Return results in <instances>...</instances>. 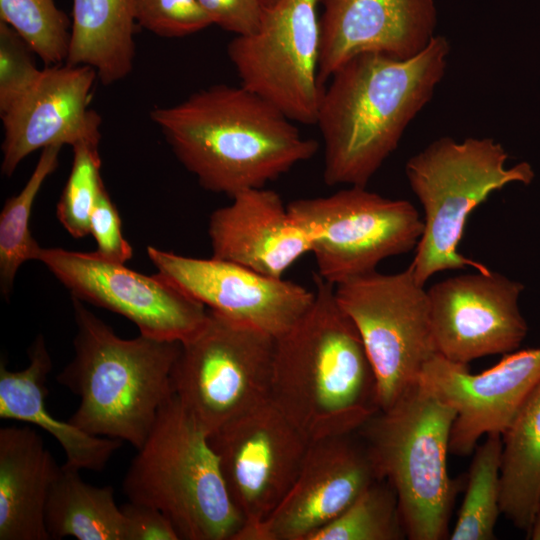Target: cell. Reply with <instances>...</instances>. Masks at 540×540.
Segmentation results:
<instances>
[{
	"label": "cell",
	"instance_id": "obj_1",
	"mask_svg": "<svg viewBox=\"0 0 540 540\" xmlns=\"http://www.w3.org/2000/svg\"><path fill=\"white\" fill-rule=\"evenodd\" d=\"M449 53L447 38L435 35L413 57L363 53L333 73L315 122L324 144L325 184L367 186L431 100Z\"/></svg>",
	"mask_w": 540,
	"mask_h": 540
},
{
	"label": "cell",
	"instance_id": "obj_2",
	"mask_svg": "<svg viewBox=\"0 0 540 540\" xmlns=\"http://www.w3.org/2000/svg\"><path fill=\"white\" fill-rule=\"evenodd\" d=\"M150 117L198 183L230 198L265 187L319 149L278 107L241 84L212 85L154 108Z\"/></svg>",
	"mask_w": 540,
	"mask_h": 540
},
{
	"label": "cell",
	"instance_id": "obj_3",
	"mask_svg": "<svg viewBox=\"0 0 540 540\" xmlns=\"http://www.w3.org/2000/svg\"><path fill=\"white\" fill-rule=\"evenodd\" d=\"M306 312L275 339L270 398L311 442L358 431L376 412L375 375L334 285L314 276Z\"/></svg>",
	"mask_w": 540,
	"mask_h": 540
},
{
	"label": "cell",
	"instance_id": "obj_4",
	"mask_svg": "<svg viewBox=\"0 0 540 540\" xmlns=\"http://www.w3.org/2000/svg\"><path fill=\"white\" fill-rule=\"evenodd\" d=\"M72 305L74 356L56 376L80 400L68 421L137 450L174 394L171 376L181 343L142 334L123 339L82 301L72 298Z\"/></svg>",
	"mask_w": 540,
	"mask_h": 540
},
{
	"label": "cell",
	"instance_id": "obj_5",
	"mask_svg": "<svg viewBox=\"0 0 540 540\" xmlns=\"http://www.w3.org/2000/svg\"><path fill=\"white\" fill-rule=\"evenodd\" d=\"M128 501L161 511L180 540H235L234 506L208 435L173 394L123 478Z\"/></svg>",
	"mask_w": 540,
	"mask_h": 540
},
{
	"label": "cell",
	"instance_id": "obj_6",
	"mask_svg": "<svg viewBox=\"0 0 540 540\" xmlns=\"http://www.w3.org/2000/svg\"><path fill=\"white\" fill-rule=\"evenodd\" d=\"M508 153L492 138L434 140L411 156L405 175L423 212V231L409 265L420 285L436 273L484 264L458 251L472 211L494 191L511 183L529 185L535 172L528 162L506 167Z\"/></svg>",
	"mask_w": 540,
	"mask_h": 540
},
{
	"label": "cell",
	"instance_id": "obj_7",
	"mask_svg": "<svg viewBox=\"0 0 540 540\" xmlns=\"http://www.w3.org/2000/svg\"><path fill=\"white\" fill-rule=\"evenodd\" d=\"M455 409L418 382L359 430L379 474L396 492L407 539L449 538L460 481L447 454Z\"/></svg>",
	"mask_w": 540,
	"mask_h": 540
},
{
	"label": "cell",
	"instance_id": "obj_8",
	"mask_svg": "<svg viewBox=\"0 0 540 540\" xmlns=\"http://www.w3.org/2000/svg\"><path fill=\"white\" fill-rule=\"evenodd\" d=\"M207 311L201 329L181 343L171 382L209 436L270 398L275 338Z\"/></svg>",
	"mask_w": 540,
	"mask_h": 540
},
{
	"label": "cell",
	"instance_id": "obj_9",
	"mask_svg": "<svg viewBox=\"0 0 540 540\" xmlns=\"http://www.w3.org/2000/svg\"><path fill=\"white\" fill-rule=\"evenodd\" d=\"M287 207L310 238L317 275L334 286L415 249L423 231V219L410 201L366 186L297 199Z\"/></svg>",
	"mask_w": 540,
	"mask_h": 540
},
{
	"label": "cell",
	"instance_id": "obj_10",
	"mask_svg": "<svg viewBox=\"0 0 540 540\" xmlns=\"http://www.w3.org/2000/svg\"><path fill=\"white\" fill-rule=\"evenodd\" d=\"M338 304L355 324L371 363L379 410L393 405L419 382L436 354L427 290L409 266L377 270L334 286Z\"/></svg>",
	"mask_w": 540,
	"mask_h": 540
},
{
	"label": "cell",
	"instance_id": "obj_11",
	"mask_svg": "<svg viewBox=\"0 0 540 540\" xmlns=\"http://www.w3.org/2000/svg\"><path fill=\"white\" fill-rule=\"evenodd\" d=\"M321 0H277L259 28L227 46L240 84L291 120L316 122L323 88L318 80Z\"/></svg>",
	"mask_w": 540,
	"mask_h": 540
},
{
	"label": "cell",
	"instance_id": "obj_12",
	"mask_svg": "<svg viewBox=\"0 0 540 540\" xmlns=\"http://www.w3.org/2000/svg\"><path fill=\"white\" fill-rule=\"evenodd\" d=\"M208 440L243 519L235 540H248L291 488L310 441L271 398L228 421Z\"/></svg>",
	"mask_w": 540,
	"mask_h": 540
},
{
	"label": "cell",
	"instance_id": "obj_13",
	"mask_svg": "<svg viewBox=\"0 0 540 540\" xmlns=\"http://www.w3.org/2000/svg\"><path fill=\"white\" fill-rule=\"evenodd\" d=\"M40 261L72 298L133 322L140 334L183 343L207 319V308L158 273L147 276L96 252L41 248Z\"/></svg>",
	"mask_w": 540,
	"mask_h": 540
},
{
	"label": "cell",
	"instance_id": "obj_14",
	"mask_svg": "<svg viewBox=\"0 0 540 540\" xmlns=\"http://www.w3.org/2000/svg\"><path fill=\"white\" fill-rule=\"evenodd\" d=\"M524 285L491 271L449 277L427 290L438 354L468 364L516 351L528 325L519 299Z\"/></svg>",
	"mask_w": 540,
	"mask_h": 540
},
{
	"label": "cell",
	"instance_id": "obj_15",
	"mask_svg": "<svg viewBox=\"0 0 540 540\" xmlns=\"http://www.w3.org/2000/svg\"><path fill=\"white\" fill-rule=\"evenodd\" d=\"M158 274L185 294L234 322L275 339L310 307L314 291L284 278L211 257L201 259L147 247Z\"/></svg>",
	"mask_w": 540,
	"mask_h": 540
},
{
	"label": "cell",
	"instance_id": "obj_16",
	"mask_svg": "<svg viewBox=\"0 0 540 540\" xmlns=\"http://www.w3.org/2000/svg\"><path fill=\"white\" fill-rule=\"evenodd\" d=\"M380 479L358 431L311 441L291 488L248 540H308Z\"/></svg>",
	"mask_w": 540,
	"mask_h": 540
},
{
	"label": "cell",
	"instance_id": "obj_17",
	"mask_svg": "<svg viewBox=\"0 0 540 540\" xmlns=\"http://www.w3.org/2000/svg\"><path fill=\"white\" fill-rule=\"evenodd\" d=\"M419 382L455 409L449 452L467 456L482 436L502 435L540 385V347L508 353L477 374L468 364L436 354Z\"/></svg>",
	"mask_w": 540,
	"mask_h": 540
},
{
	"label": "cell",
	"instance_id": "obj_18",
	"mask_svg": "<svg viewBox=\"0 0 540 540\" xmlns=\"http://www.w3.org/2000/svg\"><path fill=\"white\" fill-rule=\"evenodd\" d=\"M97 72L87 65H52L33 86L0 114L4 138L1 172L11 176L38 149L99 146L101 117L90 103Z\"/></svg>",
	"mask_w": 540,
	"mask_h": 540
},
{
	"label": "cell",
	"instance_id": "obj_19",
	"mask_svg": "<svg viewBox=\"0 0 540 540\" xmlns=\"http://www.w3.org/2000/svg\"><path fill=\"white\" fill-rule=\"evenodd\" d=\"M318 80L323 88L351 58L380 53L407 59L435 36L434 0H321Z\"/></svg>",
	"mask_w": 540,
	"mask_h": 540
},
{
	"label": "cell",
	"instance_id": "obj_20",
	"mask_svg": "<svg viewBox=\"0 0 540 540\" xmlns=\"http://www.w3.org/2000/svg\"><path fill=\"white\" fill-rule=\"evenodd\" d=\"M212 257L283 278L311 241L291 217L281 196L265 187L241 191L209 219Z\"/></svg>",
	"mask_w": 540,
	"mask_h": 540
},
{
	"label": "cell",
	"instance_id": "obj_21",
	"mask_svg": "<svg viewBox=\"0 0 540 540\" xmlns=\"http://www.w3.org/2000/svg\"><path fill=\"white\" fill-rule=\"evenodd\" d=\"M60 469L36 430L0 429V540H51L45 510Z\"/></svg>",
	"mask_w": 540,
	"mask_h": 540
},
{
	"label": "cell",
	"instance_id": "obj_22",
	"mask_svg": "<svg viewBox=\"0 0 540 540\" xmlns=\"http://www.w3.org/2000/svg\"><path fill=\"white\" fill-rule=\"evenodd\" d=\"M28 356V366L20 371L9 370L1 361L0 418L29 423L49 433L65 453V467L101 472L123 442L91 435L69 421L56 419L46 406L52 358L43 335L35 338Z\"/></svg>",
	"mask_w": 540,
	"mask_h": 540
},
{
	"label": "cell",
	"instance_id": "obj_23",
	"mask_svg": "<svg viewBox=\"0 0 540 540\" xmlns=\"http://www.w3.org/2000/svg\"><path fill=\"white\" fill-rule=\"evenodd\" d=\"M136 0H73L66 63L95 69L103 85L124 79L135 58Z\"/></svg>",
	"mask_w": 540,
	"mask_h": 540
},
{
	"label": "cell",
	"instance_id": "obj_24",
	"mask_svg": "<svg viewBox=\"0 0 540 540\" xmlns=\"http://www.w3.org/2000/svg\"><path fill=\"white\" fill-rule=\"evenodd\" d=\"M540 504V385L502 434L500 510L528 532Z\"/></svg>",
	"mask_w": 540,
	"mask_h": 540
},
{
	"label": "cell",
	"instance_id": "obj_25",
	"mask_svg": "<svg viewBox=\"0 0 540 540\" xmlns=\"http://www.w3.org/2000/svg\"><path fill=\"white\" fill-rule=\"evenodd\" d=\"M80 471L61 466L46 504L51 539L126 540V523L112 486L86 483Z\"/></svg>",
	"mask_w": 540,
	"mask_h": 540
},
{
	"label": "cell",
	"instance_id": "obj_26",
	"mask_svg": "<svg viewBox=\"0 0 540 540\" xmlns=\"http://www.w3.org/2000/svg\"><path fill=\"white\" fill-rule=\"evenodd\" d=\"M61 146L42 149L38 162L22 190L8 198L0 213V289L8 297L17 271L28 260H37L42 247L30 231L34 201L43 183L58 166Z\"/></svg>",
	"mask_w": 540,
	"mask_h": 540
},
{
	"label": "cell",
	"instance_id": "obj_27",
	"mask_svg": "<svg viewBox=\"0 0 540 540\" xmlns=\"http://www.w3.org/2000/svg\"><path fill=\"white\" fill-rule=\"evenodd\" d=\"M464 500L450 540H493L500 510L502 435L490 433L474 449Z\"/></svg>",
	"mask_w": 540,
	"mask_h": 540
},
{
	"label": "cell",
	"instance_id": "obj_28",
	"mask_svg": "<svg viewBox=\"0 0 540 540\" xmlns=\"http://www.w3.org/2000/svg\"><path fill=\"white\" fill-rule=\"evenodd\" d=\"M407 538L395 490L385 479L370 485L347 509L308 540H402Z\"/></svg>",
	"mask_w": 540,
	"mask_h": 540
},
{
	"label": "cell",
	"instance_id": "obj_29",
	"mask_svg": "<svg viewBox=\"0 0 540 540\" xmlns=\"http://www.w3.org/2000/svg\"><path fill=\"white\" fill-rule=\"evenodd\" d=\"M0 20L12 27L46 66L67 59L69 22L54 0H0Z\"/></svg>",
	"mask_w": 540,
	"mask_h": 540
},
{
	"label": "cell",
	"instance_id": "obj_30",
	"mask_svg": "<svg viewBox=\"0 0 540 540\" xmlns=\"http://www.w3.org/2000/svg\"><path fill=\"white\" fill-rule=\"evenodd\" d=\"M72 149V168L56 214L65 230L80 239L90 233V216L104 183L100 173L99 146L82 144Z\"/></svg>",
	"mask_w": 540,
	"mask_h": 540
},
{
	"label": "cell",
	"instance_id": "obj_31",
	"mask_svg": "<svg viewBox=\"0 0 540 540\" xmlns=\"http://www.w3.org/2000/svg\"><path fill=\"white\" fill-rule=\"evenodd\" d=\"M136 22L155 35L184 37L212 25L198 0H136Z\"/></svg>",
	"mask_w": 540,
	"mask_h": 540
},
{
	"label": "cell",
	"instance_id": "obj_32",
	"mask_svg": "<svg viewBox=\"0 0 540 540\" xmlns=\"http://www.w3.org/2000/svg\"><path fill=\"white\" fill-rule=\"evenodd\" d=\"M23 38L0 20V114L22 97L37 81L38 69Z\"/></svg>",
	"mask_w": 540,
	"mask_h": 540
},
{
	"label": "cell",
	"instance_id": "obj_33",
	"mask_svg": "<svg viewBox=\"0 0 540 540\" xmlns=\"http://www.w3.org/2000/svg\"><path fill=\"white\" fill-rule=\"evenodd\" d=\"M90 234L97 244L95 252L101 257L121 264L132 258L133 249L122 234L119 212L105 185L90 216Z\"/></svg>",
	"mask_w": 540,
	"mask_h": 540
},
{
	"label": "cell",
	"instance_id": "obj_34",
	"mask_svg": "<svg viewBox=\"0 0 540 540\" xmlns=\"http://www.w3.org/2000/svg\"><path fill=\"white\" fill-rule=\"evenodd\" d=\"M216 24L236 36L255 32L267 8L260 0H198Z\"/></svg>",
	"mask_w": 540,
	"mask_h": 540
},
{
	"label": "cell",
	"instance_id": "obj_35",
	"mask_svg": "<svg viewBox=\"0 0 540 540\" xmlns=\"http://www.w3.org/2000/svg\"><path fill=\"white\" fill-rule=\"evenodd\" d=\"M120 507L125 517L126 540H180L172 523L158 509L131 501Z\"/></svg>",
	"mask_w": 540,
	"mask_h": 540
},
{
	"label": "cell",
	"instance_id": "obj_36",
	"mask_svg": "<svg viewBox=\"0 0 540 540\" xmlns=\"http://www.w3.org/2000/svg\"><path fill=\"white\" fill-rule=\"evenodd\" d=\"M526 534L528 539L540 540V504L536 510L531 526Z\"/></svg>",
	"mask_w": 540,
	"mask_h": 540
},
{
	"label": "cell",
	"instance_id": "obj_37",
	"mask_svg": "<svg viewBox=\"0 0 540 540\" xmlns=\"http://www.w3.org/2000/svg\"><path fill=\"white\" fill-rule=\"evenodd\" d=\"M260 1L263 3V5L266 8L271 7L272 5H274L277 2V0H260Z\"/></svg>",
	"mask_w": 540,
	"mask_h": 540
}]
</instances>
